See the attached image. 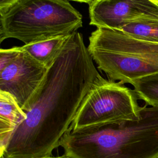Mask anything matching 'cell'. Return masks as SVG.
Here are the masks:
<instances>
[{"instance_id":"obj_2","label":"cell","mask_w":158,"mask_h":158,"mask_svg":"<svg viewBox=\"0 0 158 158\" xmlns=\"http://www.w3.org/2000/svg\"><path fill=\"white\" fill-rule=\"evenodd\" d=\"M141 107L138 120L67 130L59 146L69 158H158V107Z\"/></svg>"},{"instance_id":"obj_12","label":"cell","mask_w":158,"mask_h":158,"mask_svg":"<svg viewBox=\"0 0 158 158\" xmlns=\"http://www.w3.org/2000/svg\"><path fill=\"white\" fill-rule=\"evenodd\" d=\"M22 51L20 46H15L9 49L0 50V71L12 62Z\"/></svg>"},{"instance_id":"obj_15","label":"cell","mask_w":158,"mask_h":158,"mask_svg":"<svg viewBox=\"0 0 158 158\" xmlns=\"http://www.w3.org/2000/svg\"><path fill=\"white\" fill-rule=\"evenodd\" d=\"M43 158H69L67 157H66L65 156L63 155L62 156H56V157H54V156H48V157H43Z\"/></svg>"},{"instance_id":"obj_10","label":"cell","mask_w":158,"mask_h":158,"mask_svg":"<svg viewBox=\"0 0 158 158\" xmlns=\"http://www.w3.org/2000/svg\"><path fill=\"white\" fill-rule=\"evenodd\" d=\"M120 30L139 40L158 43V19H146L130 22Z\"/></svg>"},{"instance_id":"obj_13","label":"cell","mask_w":158,"mask_h":158,"mask_svg":"<svg viewBox=\"0 0 158 158\" xmlns=\"http://www.w3.org/2000/svg\"><path fill=\"white\" fill-rule=\"evenodd\" d=\"M19 0H0V15L5 14Z\"/></svg>"},{"instance_id":"obj_7","label":"cell","mask_w":158,"mask_h":158,"mask_svg":"<svg viewBox=\"0 0 158 158\" xmlns=\"http://www.w3.org/2000/svg\"><path fill=\"white\" fill-rule=\"evenodd\" d=\"M90 25L120 30L139 20L158 19V6L151 0H95L89 4Z\"/></svg>"},{"instance_id":"obj_14","label":"cell","mask_w":158,"mask_h":158,"mask_svg":"<svg viewBox=\"0 0 158 158\" xmlns=\"http://www.w3.org/2000/svg\"><path fill=\"white\" fill-rule=\"evenodd\" d=\"M70 1H77V2H84V3H86V4H89L90 3H91L92 2H93L95 0H70Z\"/></svg>"},{"instance_id":"obj_9","label":"cell","mask_w":158,"mask_h":158,"mask_svg":"<svg viewBox=\"0 0 158 158\" xmlns=\"http://www.w3.org/2000/svg\"><path fill=\"white\" fill-rule=\"evenodd\" d=\"M72 35L25 44L22 46L21 48L48 69L58 57Z\"/></svg>"},{"instance_id":"obj_8","label":"cell","mask_w":158,"mask_h":158,"mask_svg":"<svg viewBox=\"0 0 158 158\" xmlns=\"http://www.w3.org/2000/svg\"><path fill=\"white\" fill-rule=\"evenodd\" d=\"M25 118V113L15 99L10 94L0 91V154Z\"/></svg>"},{"instance_id":"obj_1","label":"cell","mask_w":158,"mask_h":158,"mask_svg":"<svg viewBox=\"0 0 158 158\" xmlns=\"http://www.w3.org/2000/svg\"><path fill=\"white\" fill-rule=\"evenodd\" d=\"M96 75L80 58L62 53L23 110L26 118L13 133L0 157L43 158L59 146Z\"/></svg>"},{"instance_id":"obj_11","label":"cell","mask_w":158,"mask_h":158,"mask_svg":"<svg viewBox=\"0 0 158 158\" xmlns=\"http://www.w3.org/2000/svg\"><path fill=\"white\" fill-rule=\"evenodd\" d=\"M138 99L158 107V73L137 79L131 84Z\"/></svg>"},{"instance_id":"obj_17","label":"cell","mask_w":158,"mask_h":158,"mask_svg":"<svg viewBox=\"0 0 158 158\" xmlns=\"http://www.w3.org/2000/svg\"><path fill=\"white\" fill-rule=\"evenodd\" d=\"M0 158H4V157H0Z\"/></svg>"},{"instance_id":"obj_4","label":"cell","mask_w":158,"mask_h":158,"mask_svg":"<svg viewBox=\"0 0 158 158\" xmlns=\"http://www.w3.org/2000/svg\"><path fill=\"white\" fill-rule=\"evenodd\" d=\"M87 47L98 69L110 80L132 84L158 73V43L136 39L120 30L97 28Z\"/></svg>"},{"instance_id":"obj_6","label":"cell","mask_w":158,"mask_h":158,"mask_svg":"<svg viewBox=\"0 0 158 158\" xmlns=\"http://www.w3.org/2000/svg\"><path fill=\"white\" fill-rule=\"evenodd\" d=\"M21 49L18 57L0 71V91L10 94L23 110L41 85L48 68Z\"/></svg>"},{"instance_id":"obj_3","label":"cell","mask_w":158,"mask_h":158,"mask_svg":"<svg viewBox=\"0 0 158 158\" xmlns=\"http://www.w3.org/2000/svg\"><path fill=\"white\" fill-rule=\"evenodd\" d=\"M82 23L69 0H19L0 15V41L15 38L29 44L72 35Z\"/></svg>"},{"instance_id":"obj_16","label":"cell","mask_w":158,"mask_h":158,"mask_svg":"<svg viewBox=\"0 0 158 158\" xmlns=\"http://www.w3.org/2000/svg\"><path fill=\"white\" fill-rule=\"evenodd\" d=\"M152 2H154L155 4L158 6V0H151Z\"/></svg>"},{"instance_id":"obj_5","label":"cell","mask_w":158,"mask_h":158,"mask_svg":"<svg viewBox=\"0 0 158 158\" xmlns=\"http://www.w3.org/2000/svg\"><path fill=\"white\" fill-rule=\"evenodd\" d=\"M134 91L100 75L83 98L69 130L123 120H138L141 109Z\"/></svg>"}]
</instances>
